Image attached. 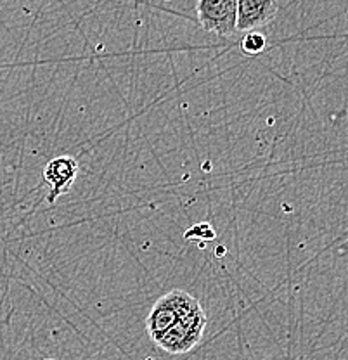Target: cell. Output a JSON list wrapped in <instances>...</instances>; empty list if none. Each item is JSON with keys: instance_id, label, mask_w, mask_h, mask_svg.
<instances>
[{"instance_id": "7a4b0ae2", "label": "cell", "mask_w": 348, "mask_h": 360, "mask_svg": "<svg viewBox=\"0 0 348 360\" xmlns=\"http://www.w3.org/2000/svg\"><path fill=\"white\" fill-rule=\"evenodd\" d=\"M207 314H205L203 307H201L196 312H193L191 315H187V317L175 322V324L156 341V345H158L162 350L168 352V354L172 355L187 354V352L193 350V348L201 341V338L205 335V328H207Z\"/></svg>"}, {"instance_id": "277c9868", "label": "cell", "mask_w": 348, "mask_h": 360, "mask_svg": "<svg viewBox=\"0 0 348 360\" xmlns=\"http://www.w3.org/2000/svg\"><path fill=\"white\" fill-rule=\"evenodd\" d=\"M78 172H80V167L73 156H58L49 161L44 168V180L51 187L47 202L52 205L61 194L68 193L78 177Z\"/></svg>"}, {"instance_id": "ba28073f", "label": "cell", "mask_w": 348, "mask_h": 360, "mask_svg": "<svg viewBox=\"0 0 348 360\" xmlns=\"http://www.w3.org/2000/svg\"><path fill=\"white\" fill-rule=\"evenodd\" d=\"M44 360H54V359H44Z\"/></svg>"}, {"instance_id": "52a82bcc", "label": "cell", "mask_w": 348, "mask_h": 360, "mask_svg": "<svg viewBox=\"0 0 348 360\" xmlns=\"http://www.w3.org/2000/svg\"><path fill=\"white\" fill-rule=\"evenodd\" d=\"M217 232L215 229L212 227V225L207 224V222H201V224H196L193 225L191 229H187L184 238L186 239H203V241H212V239H215Z\"/></svg>"}, {"instance_id": "6da1fadb", "label": "cell", "mask_w": 348, "mask_h": 360, "mask_svg": "<svg viewBox=\"0 0 348 360\" xmlns=\"http://www.w3.org/2000/svg\"><path fill=\"white\" fill-rule=\"evenodd\" d=\"M198 309H201V303L191 292L184 290L167 292L153 305L151 312L146 319V331L156 343L175 322L196 312Z\"/></svg>"}, {"instance_id": "8992f818", "label": "cell", "mask_w": 348, "mask_h": 360, "mask_svg": "<svg viewBox=\"0 0 348 360\" xmlns=\"http://www.w3.org/2000/svg\"><path fill=\"white\" fill-rule=\"evenodd\" d=\"M267 49V37L262 32H248L241 40V51L248 56H257Z\"/></svg>"}, {"instance_id": "3957f363", "label": "cell", "mask_w": 348, "mask_h": 360, "mask_svg": "<svg viewBox=\"0 0 348 360\" xmlns=\"http://www.w3.org/2000/svg\"><path fill=\"white\" fill-rule=\"evenodd\" d=\"M196 14L205 32L219 37H232L238 33L236 0H200L196 4Z\"/></svg>"}, {"instance_id": "5b68a950", "label": "cell", "mask_w": 348, "mask_h": 360, "mask_svg": "<svg viewBox=\"0 0 348 360\" xmlns=\"http://www.w3.org/2000/svg\"><path fill=\"white\" fill-rule=\"evenodd\" d=\"M278 14V2L274 0H239L238 32H257V28L269 25Z\"/></svg>"}]
</instances>
